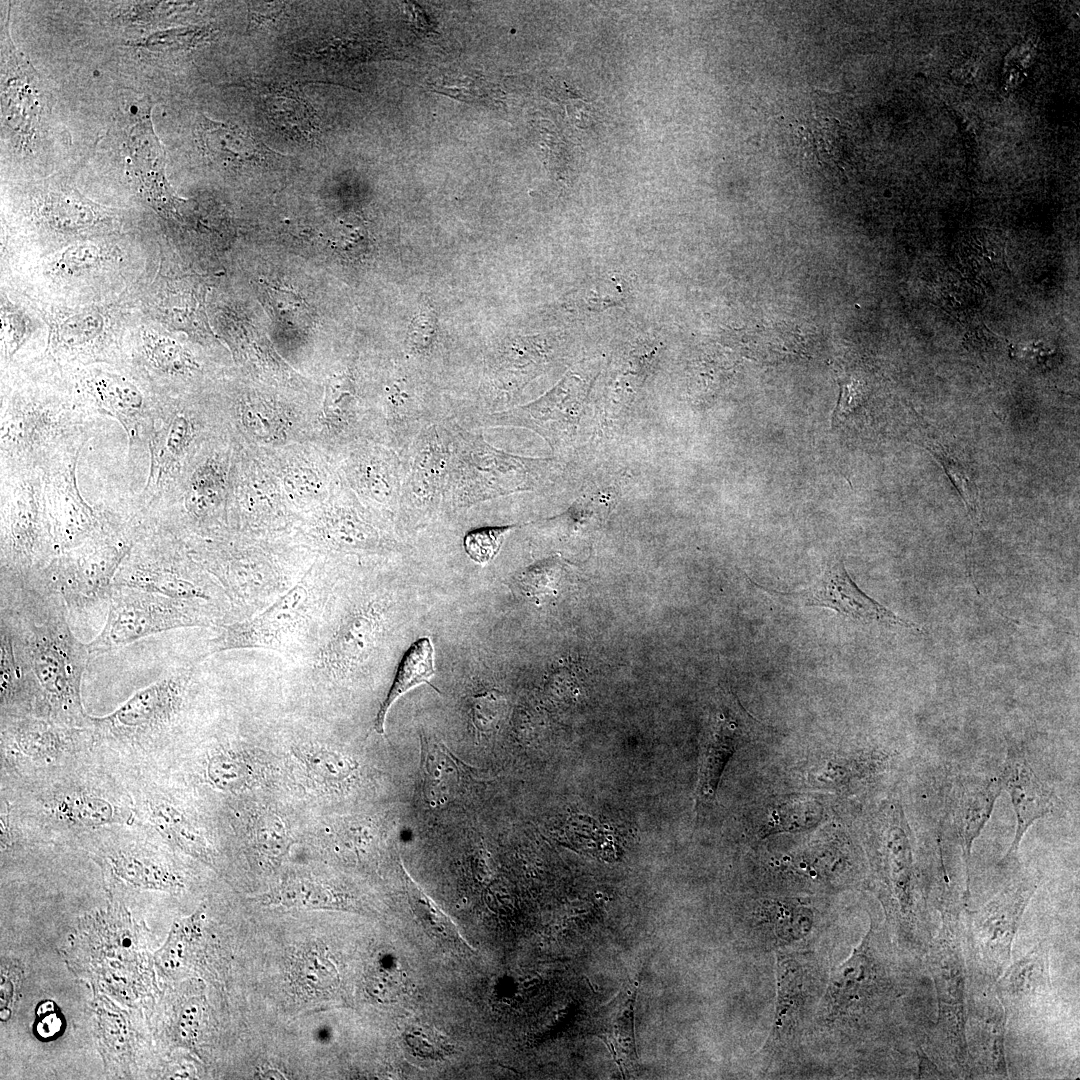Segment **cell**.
Returning <instances> with one entry per match:
<instances>
[{"label":"cell","mask_w":1080,"mask_h":1080,"mask_svg":"<svg viewBox=\"0 0 1080 1080\" xmlns=\"http://www.w3.org/2000/svg\"><path fill=\"white\" fill-rule=\"evenodd\" d=\"M933 994L923 958L872 922L851 956L832 970L821 1013L857 1044L916 1057L935 1020Z\"/></svg>","instance_id":"cell-1"},{"label":"cell","mask_w":1080,"mask_h":1080,"mask_svg":"<svg viewBox=\"0 0 1080 1080\" xmlns=\"http://www.w3.org/2000/svg\"><path fill=\"white\" fill-rule=\"evenodd\" d=\"M0 625L12 639L37 693V717L91 727L81 700L90 653L74 635L62 599L39 580L1 581Z\"/></svg>","instance_id":"cell-2"},{"label":"cell","mask_w":1080,"mask_h":1080,"mask_svg":"<svg viewBox=\"0 0 1080 1080\" xmlns=\"http://www.w3.org/2000/svg\"><path fill=\"white\" fill-rule=\"evenodd\" d=\"M137 232L87 239L1 268V285L28 302L84 305L137 291L155 275L160 242Z\"/></svg>","instance_id":"cell-3"},{"label":"cell","mask_w":1080,"mask_h":1080,"mask_svg":"<svg viewBox=\"0 0 1080 1080\" xmlns=\"http://www.w3.org/2000/svg\"><path fill=\"white\" fill-rule=\"evenodd\" d=\"M0 414V473L43 472L94 431L61 375L36 366L1 370Z\"/></svg>","instance_id":"cell-4"},{"label":"cell","mask_w":1080,"mask_h":1080,"mask_svg":"<svg viewBox=\"0 0 1080 1080\" xmlns=\"http://www.w3.org/2000/svg\"><path fill=\"white\" fill-rule=\"evenodd\" d=\"M871 846L874 886L895 942L923 958L935 934L929 887L915 858L914 839L898 800L876 816Z\"/></svg>","instance_id":"cell-5"},{"label":"cell","mask_w":1080,"mask_h":1080,"mask_svg":"<svg viewBox=\"0 0 1080 1080\" xmlns=\"http://www.w3.org/2000/svg\"><path fill=\"white\" fill-rule=\"evenodd\" d=\"M103 508V526L80 545L56 555L35 577L62 599L70 614L108 605L117 571L147 525L134 496Z\"/></svg>","instance_id":"cell-6"},{"label":"cell","mask_w":1080,"mask_h":1080,"mask_svg":"<svg viewBox=\"0 0 1080 1080\" xmlns=\"http://www.w3.org/2000/svg\"><path fill=\"white\" fill-rule=\"evenodd\" d=\"M138 291L71 306L38 304L23 298L44 321L47 333L44 351L26 365L61 373L94 364H124L130 330L141 315Z\"/></svg>","instance_id":"cell-7"},{"label":"cell","mask_w":1080,"mask_h":1080,"mask_svg":"<svg viewBox=\"0 0 1080 1080\" xmlns=\"http://www.w3.org/2000/svg\"><path fill=\"white\" fill-rule=\"evenodd\" d=\"M443 422L451 455L442 513L504 495L543 489L560 471V462L554 458L510 454L495 448L476 429L465 428L452 416Z\"/></svg>","instance_id":"cell-8"},{"label":"cell","mask_w":1080,"mask_h":1080,"mask_svg":"<svg viewBox=\"0 0 1080 1080\" xmlns=\"http://www.w3.org/2000/svg\"><path fill=\"white\" fill-rule=\"evenodd\" d=\"M938 911L941 925L923 956L937 1005L927 1054L946 1077L973 1078L966 1037L970 975L961 912L948 904Z\"/></svg>","instance_id":"cell-9"},{"label":"cell","mask_w":1080,"mask_h":1080,"mask_svg":"<svg viewBox=\"0 0 1080 1080\" xmlns=\"http://www.w3.org/2000/svg\"><path fill=\"white\" fill-rule=\"evenodd\" d=\"M31 227L17 240L1 244V267L43 256L74 242L133 233L116 210L82 196L69 186L40 187L26 205Z\"/></svg>","instance_id":"cell-10"},{"label":"cell","mask_w":1080,"mask_h":1080,"mask_svg":"<svg viewBox=\"0 0 1080 1080\" xmlns=\"http://www.w3.org/2000/svg\"><path fill=\"white\" fill-rule=\"evenodd\" d=\"M1 580L28 582L57 555L43 472L0 473Z\"/></svg>","instance_id":"cell-11"},{"label":"cell","mask_w":1080,"mask_h":1080,"mask_svg":"<svg viewBox=\"0 0 1080 1080\" xmlns=\"http://www.w3.org/2000/svg\"><path fill=\"white\" fill-rule=\"evenodd\" d=\"M90 418L109 416L124 427L132 448L147 445L164 396L125 364H94L59 373Z\"/></svg>","instance_id":"cell-12"},{"label":"cell","mask_w":1080,"mask_h":1080,"mask_svg":"<svg viewBox=\"0 0 1080 1080\" xmlns=\"http://www.w3.org/2000/svg\"><path fill=\"white\" fill-rule=\"evenodd\" d=\"M1035 874H1023L977 910L961 916L970 984L994 986L1011 960L1015 935L1039 886Z\"/></svg>","instance_id":"cell-13"},{"label":"cell","mask_w":1080,"mask_h":1080,"mask_svg":"<svg viewBox=\"0 0 1080 1080\" xmlns=\"http://www.w3.org/2000/svg\"><path fill=\"white\" fill-rule=\"evenodd\" d=\"M215 615L209 602L113 585L104 626L87 648L90 655L108 653L169 630L214 625Z\"/></svg>","instance_id":"cell-14"},{"label":"cell","mask_w":1080,"mask_h":1080,"mask_svg":"<svg viewBox=\"0 0 1080 1080\" xmlns=\"http://www.w3.org/2000/svg\"><path fill=\"white\" fill-rule=\"evenodd\" d=\"M170 598L212 603L213 591L203 574L186 561L177 537L147 519L113 582Z\"/></svg>","instance_id":"cell-15"},{"label":"cell","mask_w":1080,"mask_h":1080,"mask_svg":"<svg viewBox=\"0 0 1080 1080\" xmlns=\"http://www.w3.org/2000/svg\"><path fill=\"white\" fill-rule=\"evenodd\" d=\"M449 435L443 419L414 439L402 457L399 506L413 525L442 512L450 465Z\"/></svg>","instance_id":"cell-16"},{"label":"cell","mask_w":1080,"mask_h":1080,"mask_svg":"<svg viewBox=\"0 0 1080 1080\" xmlns=\"http://www.w3.org/2000/svg\"><path fill=\"white\" fill-rule=\"evenodd\" d=\"M208 285L197 274L173 273L160 263L138 292L143 318L174 333L207 342L213 337L207 315Z\"/></svg>","instance_id":"cell-17"},{"label":"cell","mask_w":1080,"mask_h":1080,"mask_svg":"<svg viewBox=\"0 0 1080 1080\" xmlns=\"http://www.w3.org/2000/svg\"><path fill=\"white\" fill-rule=\"evenodd\" d=\"M192 676L181 668L135 692L108 715L91 717V728L105 737L140 740L168 728L182 710Z\"/></svg>","instance_id":"cell-18"},{"label":"cell","mask_w":1080,"mask_h":1080,"mask_svg":"<svg viewBox=\"0 0 1080 1080\" xmlns=\"http://www.w3.org/2000/svg\"><path fill=\"white\" fill-rule=\"evenodd\" d=\"M124 364L164 397H174L179 384L202 369L197 356L174 332L142 315L130 330Z\"/></svg>","instance_id":"cell-19"},{"label":"cell","mask_w":1080,"mask_h":1080,"mask_svg":"<svg viewBox=\"0 0 1080 1080\" xmlns=\"http://www.w3.org/2000/svg\"><path fill=\"white\" fill-rule=\"evenodd\" d=\"M80 453L67 455L43 471L44 497L57 555L83 543L106 519L103 506L89 505L77 486Z\"/></svg>","instance_id":"cell-20"},{"label":"cell","mask_w":1080,"mask_h":1080,"mask_svg":"<svg viewBox=\"0 0 1080 1080\" xmlns=\"http://www.w3.org/2000/svg\"><path fill=\"white\" fill-rule=\"evenodd\" d=\"M759 588L803 606L832 609L855 621L919 629L915 623L902 619L863 592L851 579L841 560L829 561L820 576L810 586L799 591L784 592L762 586Z\"/></svg>","instance_id":"cell-21"},{"label":"cell","mask_w":1080,"mask_h":1080,"mask_svg":"<svg viewBox=\"0 0 1080 1080\" xmlns=\"http://www.w3.org/2000/svg\"><path fill=\"white\" fill-rule=\"evenodd\" d=\"M994 990L1006 1025H1028L1044 1018L1054 1000L1047 946L1039 943L1008 965L995 981Z\"/></svg>","instance_id":"cell-22"},{"label":"cell","mask_w":1080,"mask_h":1080,"mask_svg":"<svg viewBox=\"0 0 1080 1080\" xmlns=\"http://www.w3.org/2000/svg\"><path fill=\"white\" fill-rule=\"evenodd\" d=\"M1006 1016L993 987H970L966 1031L973 1078H1007Z\"/></svg>","instance_id":"cell-23"},{"label":"cell","mask_w":1080,"mask_h":1080,"mask_svg":"<svg viewBox=\"0 0 1080 1080\" xmlns=\"http://www.w3.org/2000/svg\"><path fill=\"white\" fill-rule=\"evenodd\" d=\"M308 589L298 583L263 612L246 621L226 625L212 639L210 654L243 648H276L302 616Z\"/></svg>","instance_id":"cell-24"},{"label":"cell","mask_w":1080,"mask_h":1080,"mask_svg":"<svg viewBox=\"0 0 1080 1080\" xmlns=\"http://www.w3.org/2000/svg\"><path fill=\"white\" fill-rule=\"evenodd\" d=\"M997 778L1002 790L1010 796L1016 816L1015 835L1001 861L1008 865L1015 860L1026 831L1052 811L1056 796L1034 771L1025 754L1016 748L1008 750Z\"/></svg>","instance_id":"cell-25"},{"label":"cell","mask_w":1080,"mask_h":1080,"mask_svg":"<svg viewBox=\"0 0 1080 1080\" xmlns=\"http://www.w3.org/2000/svg\"><path fill=\"white\" fill-rule=\"evenodd\" d=\"M1002 788L998 778H960L952 791V819L965 866V901L970 896V860L974 841L991 817Z\"/></svg>","instance_id":"cell-26"},{"label":"cell","mask_w":1080,"mask_h":1080,"mask_svg":"<svg viewBox=\"0 0 1080 1080\" xmlns=\"http://www.w3.org/2000/svg\"><path fill=\"white\" fill-rule=\"evenodd\" d=\"M197 138L205 157L227 169L264 167L279 156L240 127L206 117L198 123Z\"/></svg>","instance_id":"cell-27"},{"label":"cell","mask_w":1080,"mask_h":1080,"mask_svg":"<svg viewBox=\"0 0 1080 1080\" xmlns=\"http://www.w3.org/2000/svg\"><path fill=\"white\" fill-rule=\"evenodd\" d=\"M773 1040H787L794 1036L810 1002L814 977L810 965L794 954L777 953Z\"/></svg>","instance_id":"cell-28"},{"label":"cell","mask_w":1080,"mask_h":1080,"mask_svg":"<svg viewBox=\"0 0 1080 1080\" xmlns=\"http://www.w3.org/2000/svg\"><path fill=\"white\" fill-rule=\"evenodd\" d=\"M5 736L28 758L44 763L59 759L89 727H74L36 716H2Z\"/></svg>","instance_id":"cell-29"},{"label":"cell","mask_w":1080,"mask_h":1080,"mask_svg":"<svg viewBox=\"0 0 1080 1080\" xmlns=\"http://www.w3.org/2000/svg\"><path fill=\"white\" fill-rule=\"evenodd\" d=\"M0 315L1 370L24 365L33 344L37 341L46 344L45 323L30 304L4 285H1Z\"/></svg>","instance_id":"cell-30"},{"label":"cell","mask_w":1080,"mask_h":1080,"mask_svg":"<svg viewBox=\"0 0 1080 1080\" xmlns=\"http://www.w3.org/2000/svg\"><path fill=\"white\" fill-rule=\"evenodd\" d=\"M378 627V615L372 607L353 613L324 645L319 663L331 672L349 670L369 653Z\"/></svg>","instance_id":"cell-31"},{"label":"cell","mask_w":1080,"mask_h":1080,"mask_svg":"<svg viewBox=\"0 0 1080 1080\" xmlns=\"http://www.w3.org/2000/svg\"><path fill=\"white\" fill-rule=\"evenodd\" d=\"M814 914L795 899H766L752 911V929L770 943L786 946L804 939L812 930Z\"/></svg>","instance_id":"cell-32"},{"label":"cell","mask_w":1080,"mask_h":1080,"mask_svg":"<svg viewBox=\"0 0 1080 1080\" xmlns=\"http://www.w3.org/2000/svg\"><path fill=\"white\" fill-rule=\"evenodd\" d=\"M423 791L428 802L442 805L456 797L471 768L462 763L443 743L421 737ZM473 773V772H472Z\"/></svg>","instance_id":"cell-33"},{"label":"cell","mask_w":1080,"mask_h":1080,"mask_svg":"<svg viewBox=\"0 0 1080 1080\" xmlns=\"http://www.w3.org/2000/svg\"><path fill=\"white\" fill-rule=\"evenodd\" d=\"M354 479L366 496L385 506L399 505L402 460L385 449L363 451L355 460Z\"/></svg>","instance_id":"cell-34"},{"label":"cell","mask_w":1080,"mask_h":1080,"mask_svg":"<svg viewBox=\"0 0 1080 1080\" xmlns=\"http://www.w3.org/2000/svg\"><path fill=\"white\" fill-rule=\"evenodd\" d=\"M50 810L59 820L82 827H101L122 823L121 808L108 796L88 790H75L57 796Z\"/></svg>","instance_id":"cell-35"},{"label":"cell","mask_w":1080,"mask_h":1080,"mask_svg":"<svg viewBox=\"0 0 1080 1080\" xmlns=\"http://www.w3.org/2000/svg\"><path fill=\"white\" fill-rule=\"evenodd\" d=\"M109 861L115 876L133 887L171 891L182 886L175 872L147 851L121 849L112 853Z\"/></svg>","instance_id":"cell-36"},{"label":"cell","mask_w":1080,"mask_h":1080,"mask_svg":"<svg viewBox=\"0 0 1080 1080\" xmlns=\"http://www.w3.org/2000/svg\"><path fill=\"white\" fill-rule=\"evenodd\" d=\"M434 648L430 638L422 637L411 644L404 654L390 690L382 702L374 722V729L379 734L385 732V720L393 703L410 689L423 684H430L434 676Z\"/></svg>","instance_id":"cell-37"},{"label":"cell","mask_w":1080,"mask_h":1080,"mask_svg":"<svg viewBox=\"0 0 1080 1080\" xmlns=\"http://www.w3.org/2000/svg\"><path fill=\"white\" fill-rule=\"evenodd\" d=\"M148 816L156 830L168 841L204 862L211 860L208 843L192 821L171 802L152 798L147 802Z\"/></svg>","instance_id":"cell-38"},{"label":"cell","mask_w":1080,"mask_h":1080,"mask_svg":"<svg viewBox=\"0 0 1080 1080\" xmlns=\"http://www.w3.org/2000/svg\"><path fill=\"white\" fill-rule=\"evenodd\" d=\"M263 104L271 120L287 133L310 138L318 131L310 105L294 90L279 89L268 93Z\"/></svg>","instance_id":"cell-39"},{"label":"cell","mask_w":1080,"mask_h":1080,"mask_svg":"<svg viewBox=\"0 0 1080 1080\" xmlns=\"http://www.w3.org/2000/svg\"><path fill=\"white\" fill-rule=\"evenodd\" d=\"M739 732L732 724H723L709 742L702 762L698 797L704 801L714 798L715 792L730 757L735 752Z\"/></svg>","instance_id":"cell-40"},{"label":"cell","mask_w":1080,"mask_h":1080,"mask_svg":"<svg viewBox=\"0 0 1080 1080\" xmlns=\"http://www.w3.org/2000/svg\"><path fill=\"white\" fill-rule=\"evenodd\" d=\"M822 813L821 804L810 797L796 796L786 799L771 809L764 833L809 829L820 821Z\"/></svg>","instance_id":"cell-41"},{"label":"cell","mask_w":1080,"mask_h":1080,"mask_svg":"<svg viewBox=\"0 0 1080 1080\" xmlns=\"http://www.w3.org/2000/svg\"><path fill=\"white\" fill-rule=\"evenodd\" d=\"M261 902L268 905L306 908H337L343 901L328 888L310 881H292L263 895Z\"/></svg>","instance_id":"cell-42"},{"label":"cell","mask_w":1080,"mask_h":1080,"mask_svg":"<svg viewBox=\"0 0 1080 1080\" xmlns=\"http://www.w3.org/2000/svg\"><path fill=\"white\" fill-rule=\"evenodd\" d=\"M356 385L352 374L343 373L333 378L326 392L327 416L341 429L351 427L358 418Z\"/></svg>","instance_id":"cell-43"},{"label":"cell","mask_w":1080,"mask_h":1080,"mask_svg":"<svg viewBox=\"0 0 1080 1080\" xmlns=\"http://www.w3.org/2000/svg\"><path fill=\"white\" fill-rule=\"evenodd\" d=\"M926 448L941 463L961 495L971 519L977 522L979 517L978 489L970 470L942 446L929 443Z\"/></svg>","instance_id":"cell-44"},{"label":"cell","mask_w":1080,"mask_h":1080,"mask_svg":"<svg viewBox=\"0 0 1080 1080\" xmlns=\"http://www.w3.org/2000/svg\"><path fill=\"white\" fill-rule=\"evenodd\" d=\"M303 760L315 779L332 785L349 778L357 767L347 756L326 749L310 750L304 753Z\"/></svg>","instance_id":"cell-45"},{"label":"cell","mask_w":1080,"mask_h":1080,"mask_svg":"<svg viewBox=\"0 0 1080 1080\" xmlns=\"http://www.w3.org/2000/svg\"><path fill=\"white\" fill-rule=\"evenodd\" d=\"M328 532L332 539L348 547L370 548L376 546L379 540L376 529L354 514L332 519Z\"/></svg>","instance_id":"cell-46"},{"label":"cell","mask_w":1080,"mask_h":1080,"mask_svg":"<svg viewBox=\"0 0 1080 1080\" xmlns=\"http://www.w3.org/2000/svg\"><path fill=\"white\" fill-rule=\"evenodd\" d=\"M207 775L210 782L219 789L233 790L246 784L250 770L233 754L219 752L209 759Z\"/></svg>","instance_id":"cell-47"},{"label":"cell","mask_w":1080,"mask_h":1080,"mask_svg":"<svg viewBox=\"0 0 1080 1080\" xmlns=\"http://www.w3.org/2000/svg\"><path fill=\"white\" fill-rule=\"evenodd\" d=\"M518 525L491 526L470 530L463 538L467 555L477 563H487L497 555L504 535Z\"/></svg>","instance_id":"cell-48"},{"label":"cell","mask_w":1080,"mask_h":1080,"mask_svg":"<svg viewBox=\"0 0 1080 1080\" xmlns=\"http://www.w3.org/2000/svg\"><path fill=\"white\" fill-rule=\"evenodd\" d=\"M199 919V914L196 913L174 924L168 941L158 955L159 965L163 969L174 970L181 965L186 944L197 936Z\"/></svg>","instance_id":"cell-49"},{"label":"cell","mask_w":1080,"mask_h":1080,"mask_svg":"<svg viewBox=\"0 0 1080 1080\" xmlns=\"http://www.w3.org/2000/svg\"><path fill=\"white\" fill-rule=\"evenodd\" d=\"M254 838L261 853L269 858H278L287 847L284 825L274 815H263L254 823Z\"/></svg>","instance_id":"cell-50"},{"label":"cell","mask_w":1080,"mask_h":1080,"mask_svg":"<svg viewBox=\"0 0 1080 1080\" xmlns=\"http://www.w3.org/2000/svg\"><path fill=\"white\" fill-rule=\"evenodd\" d=\"M407 887L411 904L423 921L428 922L433 929L447 935L449 932H453L448 918L409 877H407Z\"/></svg>","instance_id":"cell-51"},{"label":"cell","mask_w":1080,"mask_h":1080,"mask_svg":"<svg viewBox=\"0 0 1080 1080\" xmlns=\"http://www.w3.org/2000/svg\"><path fill=\"white\" fill-rule=\"evenodd\" d=\"M98 1015L102 1040L107 1048L115 1054L125 1053L128 1047V1032L122 1015L105 1007L99 1009Z\"/></svg>","instance_id":"cell-52"},{"label":"cell","mask_w":1080,"mask_h":1080,"mask_svg":"<svg viewBox=\"0 0 1080 1080\" xmlns=\"http://www.w3.org/2000/svg\"><path fill=\"white\" fill-rule=\"evenodd\" d=\"M437 89L444 91L446 94L462 98L464 101L480 102L486 101L494 89L490 88L486 82L480 78H444L441 84H436Z\"/></svg>","instance_id":"cell-53"},{"label":"cell","mask_w":1080,"mask_h":1080,"mask_svg":"<svg viewBox=\"0 0 1080 1080\" xmlns=\"http://www.w3.org/2000/svg\"><path fill=\"white\" fill-rule=\"evenodd\" d=\"M405 1040L413 1051L422 1056L440 1057L448 1051L446 1042L432 1029L414 1027Z\"/></svg>","instance_id":"cell-54"},{"label":"cell","mask_w":1080,"mask_h":1080,"mask_svg":"<svg viewBox=\"0 0 1080 1080\" xmlns=\"http://www.w3.org/2000/svg\"><path fill=\"white\" fill-rule=\"evenodd\" d=\"M202 1015L201 1001L197 998L188 1000L180 1009L176 1021V1034L179 1040L193 1044L196 1040Z\"/></svg>","instance_id":"cell-55"},{"label":"cell","mask_w":1080,"mask_h":1080,"mask_svg":"<svg viewBox=\"0 0 1080 1080\" xmlns=\"http://www.w3.org/2000/svg\"><path fill=\"white\" fill-rule=\"evenodd\" d=\"M205 36V31L189 28V29H174L162 32L147 40L144 44L147 47H155L157 49H183L189 48L192 45L198 43Z\"/></svg>","instance_id":"cell-56"},{"label":"cell","mask_w":1080,"mask_h":1080,"mask_svg":"<svg viewBox=\"0 0 1080 1080\" xmlns=\"http://www.w3.org/2000/svg\"><path fill=\"white\" fill-rule=\"evenodd\" d=\"M37 1017L38 1021L35 1025V1032L38 1037L51 1039L60 1032L63 1018L61 1014L56 1011L53 1002L46 1001L42 1003L37 1009Z\"/></svg>","instance_id":"cell-57"},{"label":"cell","mask_w":1080,"mask_h":1080,"mask_svg":"<svg viewBox=\"0 0 1080 1080\" xmlns=\"http://www.w3.org/2000/svg\"><path fill=\"white\" fill-rule=\"evenodd\" d=\"M245 417L247 426L260 436L268 435L274 426L271 413L261 406H253Z\"/></svg>","instance_id":"cell-58"}]
</instances>
